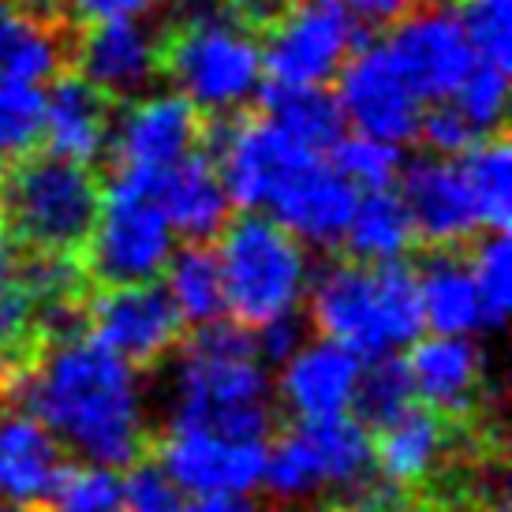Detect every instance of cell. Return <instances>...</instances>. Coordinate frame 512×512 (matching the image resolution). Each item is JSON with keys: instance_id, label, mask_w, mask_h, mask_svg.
Listing matches in <instances>:
<instances>
[{"instance_id": "6da1fadb", "label": "cell", "mask_w": 512, "mask_h": 512, "mask_svg": "<svg viewBox=\"0 0 512 512\" xmlns=\"http://www.w3.org/2000/svg\"><path fill=\"white\" fill-rule=\"evenodd\" d=\"M4 397L64 449L101 468L124 471L154 449L135 370L90 333L42 348Z\"/></svg>"}, {"instance_id": "7a4b0ae2", "label": "cell", "mask_w": 512, "mask_h": 512, "mask_svg": "<svg viewBox=\"0 0 512 512\" xmlns=\"http://www.w3.org/2000/svg\"><path fill=\"white\" fill-rule=\"evenodd\" d=\"M172 419L240 441H270L277 430L270 378L255 356V329L217 318L184 333L176 348Z\"/></svg>"}, {"instance_id": "3957f363", "label": "cell", "mask_w": 512, "mask_h": 512, "mask_svg": "<svg viewBox=\"0 0 512 512\" xmlns=\"http://www.w3.org/2000/svg\"><path fill=\"white\" fill-rule=\"evenodd\" d=\"M161 79L202 116L236 113L258 94L262 49L221 0H176L161 27Z\"/></svg>"}, {"instance_id": "277c9868", "label": "cell", "mask_w": 512, "mask_h": 512, "mask_svg": "<svg viewBox=\"0 0 512 512\" xmlns=\"http://www.w3.org/2000/svg\"><path fill=\"white\" fill-rule=\"evenodd\" d=\"M307 322L329 341L352 348L356 356H382L419 341L423 333V299L415 270L397 262H326L311 288Z\"/></svg>"}, {"instance_id": "5b68a950", "label": "cell", "mask_w": 512, "mask_h": 512, "mask_svg": "<svg viewBox=\"0 0 512 512\" xmlns=\"http://www.w3.org/2000/svg\"><path fill=\"white\" fill-rule=\"evenodd\" d=\"M101 210V176L94 165L30 150L4 169V221L19 247L83 255Z\"/></svg>"}, {"instance_id": "8992f818", "label": "cell", "mask_w": 512, "mask_h": 512, "mask_svg": "<svg viewBox=\"0 0 512 512\" xmlns=\"http://www.w3.org/2000/svg\"><path fill=\"white\" fill-rule=\"evenodd\" d=\"M157 169H109L101 180V210L83 247L94 288L157 281L172 255V225L154 199Z\"/></svg>"}, {"instance_id": "52a82bcc", "label": "cell", "mask_w": 512, "mask_h": 512, "mask_svg": "<svg viewBox=\"0 0 512 512\" xmlns=\"http://www.w3.org/2000/svg\"><path fill=\"white\" fill-rule=\"evenodd\" d=\"M217 258L225 277L228 318L247 329L296 311L307 292V251L285 225L255 210L228 217L217 236Z\"/></svg>"}, {"instance_id": "ba28073f", "label": "cell", "mask_w": 512, "mask_h": 512, "mask_svg": "<svg viewBox=\"0 0 512 512\" xmlns=\"http://www.w3.org/2000/svg\"><path fill=\"white\" fill-rule=\"evenodd\" d=\"M363 42H370L363 19L341 0H296L266 30L262 72L273 86H326Z\"/></svg>"}, {"instance_id": "9c48e42d", "label": "cell", "mask_w": 512, "mask_h": 512, "mask_svg": "<svg viewBox=\"0 0 512 512\" xmlns=\"http://www.w3.org/2000/svg\"><path fill=\"white\" fill-rule=\"evenodd\" d=\"M86 314H90V337L124 359L131 370L161 367L169 356H176L187 333L169 288L157 281L90 288Z\"/></svg>"}, {"instance_id": "30bf717a", "label": "cell", "mask_w": 512, "mask_h": 512, "mask_svg": "<svg viewBox=\"0 0 512 512\" xmlns=\"http://www.w3.org/2000/svg\"><path fill=\"white\" fill-rule=\"evenodd\" d=\"M382 45L419 101L453 98L475 64V49L460 27V15L438 0H427L385 23Z\"/></svg>"}, {"instance_id": "8fae6325", "label": "cell", "mask_w": 512, "mask_h": 512, "mask_svg": "<svg viewBox=\"0 0 512 512\" xmlns=\"http://www.w3.org/2000/svg\"><path fill=\"white\" fill-rule=\"evenodd\" d=\"M68 68L116 105L143 98L161 79V27L143 19L75 23Z\"/></svg>"}, {"instance_id": "7c38bea8", "label": "cell", "mask_w": 512, "mask_h": 512, "mask_svg": "<svg viewBox=\"0 0 512 512\" xmlns=\"http://www.w3.org/2000/svg\"><path fill=\"white\" fill-rule=\"evenodd\" d=\"M337 105L344 120L359 128V135L393 146L412 143L423 116V101L415 98L382 42H363L344 60L337 72Z\"/></svg>"}, {"instance_id": "4fadbf2b", "label": "cell", "mask_w": 512, "mask_h": 512, "mask_svg": "<svg viewBox=\"0 0 512 512\" xmlns=\"http://www.w3.org/2000/svg\"><path fill=\"white\" fill-rule=\"evenodd\" d=\"M154 456L184 494H247L266 468V441H240L202 427L165 423V430L154 434Z\"/></svg>"}, {"instance_id": "5bb4252c", "label": "cell", "mask_w": 512, "mask_h": 512, "mask_svg": "<svg viewBox=\"0 0 512 512\" xmlns=\"http://www.w3.org/2000/svg\"><path fill=\"white\" fill-rule=\"evenodd\" d=\"M206 116L184 94H143L116 105L105 161L109 169H165L199 150Z\"/></svg>"}, {"instance_id": "9a60e30c", "label": "cell", "mask_w": 512, "mask_h": 512, "mask_svg": "<svg viewBox=\"0 0 512 512\" xmlns=\"http://www.w3.org/2000/svg\"><path fill=\"white\" fill-rule=\"evenodd\" d=\"M370 445H374L378 471L412 494L427 490L453 464H468L460 445V427L434 412L430 404H415V400L389 423L374 427Z\"/></svg>"}, {"instance_id": "2e32d148", "label": "cell", "mask_w": 512, "mask_h": 512, "mask_svg": "<svg viewBox=\"0 0 512 512\" xmlns=\"http://www.w3.org/2000/svg\"><path fill=\"white\" fill-rule=\"evenodd\" d=\"M400 199L408 206L415 236L423 247H464L479 236V210L460 172V161L423 154L400 165Z\"/></svg>"}, {"instance_id": "e0dca14e", "label": "cell", "mask_w": 512, "mask_h": 512, "mask_svg": "<svg viewBox=\"0 0 512 512\" xmlns=\"http://www.w3.org/2000/svg\"><path fill=\"white\" fill-rule=\"evenodd\" d=\"M356 199V187L348 184L341 172L326 165L322 157H311L296 172H288L285 184L270 195L266 210L296 240L333 251V247H341Z\"/></svg>"}, {"instance_id": "ac0fdd59", "label": "cell", "mask_w": 512, "mask_h": 512, "mask_svg": "<svg viewBox=\"0 0 512 512\" xmlns=\"http://www.w3.org/2000/svg\"><path fill=\"white\" fill-rule=\"evenodd\" d=\"M415 397H423L445 419H479L486 415L490 389H486V359L464 333H438L430 341H412Z\"/></svg>"}, {"instance_id": "d6986e66", "label": "cell", "mask_w": 512, "mask_h": 512, "mask_svg": "<svg viewBox=\"0 0 512 512\" xmlns=\"http://www.w3.org/2000/svg\"><path fill=\"white\" fill-rule=\"evenodd\" d=\"M154 199L169 217L172 232L187 243L217 240L232 217V199L221 184V172L202 150H191L154 172Z\"/></svg>"}, {"instance_id": "ffe728a7", "label": "cell", "mask_w": 512, "mask_h": 512, "mask_svg": "<svg viewBox=\"0 0 512 512\" xmlns=\"http://www.w3.org/2000/svg\"><path fill=\"white\" fill-rule=\"evenodd\" d=\"M359 370H363V363L352 348L322 337V341L303 344L288 363H281L277 397L296 419L341 415L352 408Z\"/></svg>"}, {"instance_id": "44dd1931", "label": "cell", "mask_w": 512, "mask_h": 512, "mask_svg": "<svg viewBox=\"0 0 512 512\" xmlns=\"http://www.w3.org/2000/svg\"><path fill=\"white\" fill-rule=\"evenodd\" d=\"M45 94V128H42V150L72 161L94 165L105 154L109 128H113L116 101H109L101 90L86 83L83 75L64 68L49 79Z\"/></svg>"}, {"instance_id": "7402d4cb", "label": "cell", "mask_w": 512, "mask_h": 512, "mask_svg": "<svg viewBox=\"0 0 512 512\" xmlns=\"http://www.w3.org/2000/svg\"><path fill=\"white\" fill-rule=\"evenodd\" d=\"M64 464H68L64 445L38 419L19 415L12 423H0V501L12 505L49 501Z\"/></svg>"}, {"instance_id": "603a6c76", "label": "cell", "mask_w": 512, "mask_h": 512, "mask_svg": "<svg viewBox=\"0 0 512 512\" xmlns=\"http://www.w3.org/2000/svg\"><path fill=\"white\" fill-rule=\"evenodd\" d=\"M423 322L438 333H471L479 326V296L471 281L468 243L464 247H423L415 255Z\"/></svg>"}, {"instance_id": "cb8c5ba5", "label": "cell", "mask_w": 512, "mask_h": 512, "mask_svg": "<svg viewBox=\"0 0 512 512\" xmlns=\"http://www.w3.org/2000/svg\"><path fill=\"white\" fill-rule=\"evenodd\" d=\"M415 228L408 217V206L393 187H374L363 199H356V210L344 228V258H356L367 266L397 262L412 251Z\"/></svg>"}, {"instance_id": "d4e9b609", "label": "cell", "mask_w": 512, "mask_h": 512, "mask_svg": "<svg viewBox=\"0 0 512 512\" xmlns=\"http://www.w3.org/2000/svg\"><path fill=\"white\" fill-rule=\"evenodd\" d=\"M258 109L270 116L277 128L292 135L314 154H329V146L344 135V113L337 105V94L326 86H273L266 83V94Z\"/></svg>"}, {"instance_id": "484cf974", "label": "cell", "mask_w": 512, "mask_h": 512, "mask_svg": "<svg viewBox=\"0 0 512 512\" xmlns=\"http://www.w3.org/2000/svg\"><path fill=\"white\" fill-rule=\"evenodd\" d=\"M169 296L176 311L184 318V326L199 329L206 322L228 318L225 303V277H221V258H217L214 240L210 243H184L180 251H172L169 262Z\"/></svg>"}, {"instance_id": "4316f807", "label": "cell", "mask_w": 512, "mask_h": 512, "mask_svg": "<svg viewBox=\"0 0 512 512\" xmlns=\"http://www.w3.org/2000/svg\"><path fill=\"white\" fill-rule=\"evenodd\" d=\"M460 172L468 180V191L475 199L479 221L490 232H505L512 217V150L505 131H494L464 150Z\"/></svg>"}, {"instance_id": "83f0119b", "label": "cell", "mask_w": 512, "mask_h": 512, "mask_svg": "<svg viewBox=\"0 0 512 512\" xmlns=\"http://www.w3.org/2000/svg\"><path fill=\"white\" fill-rule=\"evenodd\" d=\"M415 400L412 370L408 359L382 352V356H370V367L359 370L356 393H352V408L363 427H382L393 415H400Z\"/></svg>"}, {"instance_id": "f1b7e54d", "label": "cell", "mask_w": 512, "mask_h": 512, "mask_svg": "<svg viewBox=\"0 0 512 512\" xmlns=\"http://www.w3.org/2000/svg\"><path fill=\"white\" fill-rule=\"evenodd\" d=\"M468 266L479 296V322L490 329L505 326V314L512 303V255L505 232H486L468 243Z\"/></svg>"}, {"instance_id": "f546056e", "label": "cell", "mask_w": 512, "mask_h": 512, "mask_svg": "<svg viewBox=\"0 0 512 512\" xmlns=\"http://www.w3.org/2000/svg\"><path fill=\"white\" fill-rule=\"evenodd\" d=\"M45 94L34 83L0 75V165L42 146Z\"/></svg>"}, {"instance_id": "4dcf8cb0", "label": "cell", "mask_w": 512, "mask_h": 512, "mask_svg": "<svg viewBox=\"0 0 512 512\" xmlns=\"http://www.w3.org/2000/svg\"><path fill=\"white\" fill-rule=\"evenodd\" d=\"M53 512H124V494L113 468L101 464H64L45 501Z\"/></svg>"}, {"instance_id": "1f68e13d", "label": "cell", "mask_w": 512, "mask_h": 512, "mask_svg": "<svg viewBox=\"0 0 512 512\" xmlns=\"http://www.w3.org/2000/svg\"><path fill=\"white\" fill-rule=\"evenodd\" d=\"M505 94H509V68L475 57L464 83L456 86L453 105L464 113L475 135L486 139L494 131H505Z\"/></svg>"}, {"instance_id": "d6a6232c", "label": "cell", "mask_w": 512, "mask_h": 512, "mask_svg": "<svg viewBox=\"0 0 512 512\" xmlns=\"http://www.w3.org/2000/svg\"><path fill=\"white\" fill-rule=\"evenodd\" d=\"M329 165L341 172L352 187L374 191V187H393L400 172V150L393 143L370 139V135H356V139H337L329 146Z\"/></svg>"}, {"instance_id": "836d02e7", "label": "cell", "mask_w": 512, "mask_h": 512, "mask_svg": "<svg viewBox=\"0 0 512 512\" xmlns=\"http://www.w3.org/2000/svg\"><path fill=\"white\" fill-rule=\"evenodd\" d=\"M460 27L468 34L479 60L512 64V0H464L460 4Z\"/></svg>"}, {"instance_id": "e575fe53", "label": "cell", "mask_w": 512, "mask_h": 512, "mask_svg": "<svg viewBox=\"0 0 512 512\" xmlns=\"http://www.w3.org/2000/svg\"><path fill=\"white\" fill-rule=\"evenodd\" d=\"M128 475L120 483L124 494V512H184V490L176 486L165 464L154 456V449L128 464Z\"/></svg>"}, {"instance_id": "d590c367", "label": "cell", "mask_w": 512, "mask_h": 512, "mask_svg": "<svg viewBox=\"0 0 512 512\" xmlns=\"http://www.w3.org/2000/svg\"><path fill=\"white\" fill-rule=\"evenodd\" d=\"M415 139L427 146L430 154H441V157H460L468 146L479 143L475 128L464 120V113L453 105V98L434 101L427 113L419 116V131H415Z\"/></svg>"}, {"instance_id": "8d00e7d4", "label": "cell", "mask_w": 512, "mask_h": 512, "mask_svg": "<svg viewBox=\"0 0 512 512\" xmlns=\"http://www.w3.org/2000/svg\"><path fill=\"white\" fill-rule=\"evenodd\" d=\"M307 329H311V322H307V314H299V307L296 311L277 314V318H270V322H262L255 333L258 363H270V367L288 363V359L307 344Z\"/></svg>"}, {"instance_id": "74e56055", "label": "cell", "mask_w": 512, "mask_h": 512, "mask_svg": "<svg viewBox=\"0 0 512 512\" xmlns=\"http://www.w3.org/2000/svg\"><path fill=\"white\" fill-rule=\"evenodd\" d=\"M165 0H68L72 23H98V19H143Z\"/></svg>"}, {"instance_id": "f35d334b", "label": "cell", "mask_w": 512, "mask_h": 512, "mask_svg": "<svg viewBox=\"0 0 512 512\" xmlns=\"http://www.w3.org/2000/svg\"><path fill=\"white\" fill-rule=\"evenodd\" d=\"M221 4L240 27H247L251 34H266L296 0H221Z\"/></svg>"}, {"instance_id": "ab89813d", "label": "cell", "mask_w": 512, "mask_h": 512, "mask_svg": "<svg viewBox=\"0 0 512 512\" xmlns=\"http://www.w3.org/2000/svg\"><path fill=\"white\" fill-rule=\"evenodd\" d=\"M341 4L363 23H382L385 27V23H393V19H400V15L419 8V4H427V0H341Z\"/></svg>"}, {"instance_id": "60d3db41", "label": "cell", "mask_w": 512, "mask_h": 512, "mask_svg": "<svg viewBox=\"0 0 512 512\" xmlns=\"http://www.w3.org/2000/svg\"><path fill=\"white\" fill-rule=\"evenodd\" d=\"M30 15H23L15 8L12 0H0V72H4V64L12 57L15 42H19V34L27 30Z\"/></svg>"}, {"instance_id": "b9f144b4", "label": "cell", "mask_w": 512, "mask_h": 512, "mask_svg": "<svg viewBox=\"0 0 512 512\" xmlns=\"http://www.w3.org/2000/svg\"><path fill=\"white\" fill-rule=\"evenodd\" d=\"M184 512H258V505L243 494H199L191 505H184Z\"/></svg>"}, {"instance_id": "7bdbcfd3", "label": "cell", "mask_w": 512, "mask_h": 512, "mask_svg": "<svg viewBox=\"0 0 512 512\" xmlns=\"http://www.w3.org/2000/svg\"><path fill=\"white\" fill-rule=\"evenodd\" d=\"M19 255H23L19 240H15L12 232H0V292L15 285V277H19Z\"/></svg>"}, {"instance_id": "ee69618b", "label": "cell", "mask_w": 512, "mask_h": 512, "mask_svg": "<svg viewBox=\"0 0 512 512\" xmlns=\"http://www.w3.org/2000/svg\"><path fill=\"white\" fill-rule=\"evenodd\" d=\"M0 512H53L49 505H12V501H0Z\"/></svg>"}, {"instance_id": "f6af8a7d", "label": "cell", "mask_w": 512, "mask_h": 512, "mask_svg": "<svg viewBox=\"0 0 512 512\" xmlns=\"http://www.w3.org/2000/svg\"><path fill=\"white\" fill-rule=\"evenodd\" d=\"M0 228H4V165H0Z\"/></svg>"}, {"instance_id": "bcb514c9", "label": "cell", "mask_w": 512, "mask_h": 512, "mask_svg": "<svg viewBox=\"0 0 512 512\" xmlns=\"http://www.w3.org/2000/svg\"><path fill=\"white\" fill-rule=\"evenodd\" d=\"M277 512H311V509H299V505H281Z\"/></svg>"}, {"instance_id": "7dc6e473", "label": "cell", "mask_w": 512, "mask_h": 512, "mask_svg": "<svg viewBox=\"0 0 512 512\" xmlns=\"http://www.w3.org/2000/svg\"><path fill=\"white\" fill-rule=\"evenodd\" d=\"M4 412H8V397L0 393V419H4Z\"/></svg>"}, {"instance_id": "c3c4849f", "label": "cell", "mask_w": 512, "mask_h": 512, "mask_svg": "<svg viewBox=\"0 0 512 512\" xmlns=\"http://www.w3.org/2000/svg\"><path fill=\"white\" fill-rule=\"evenodd\" d=\"M311 512H318V509H311Z\"/></svg>"}]
</instances>
